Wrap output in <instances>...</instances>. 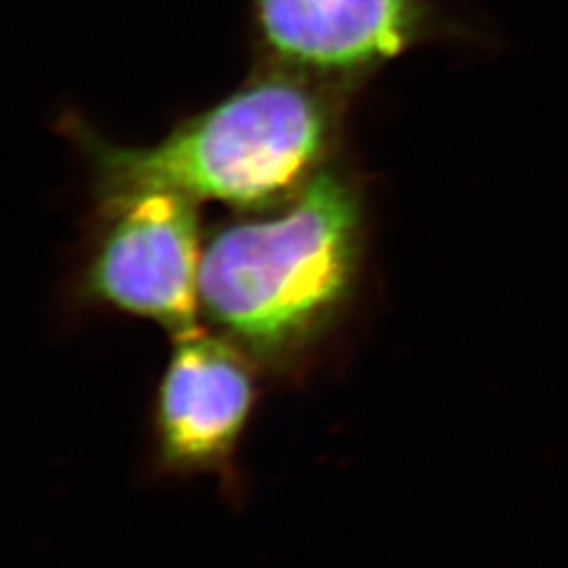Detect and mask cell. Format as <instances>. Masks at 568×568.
<instances>
[{"instance_id": "3957f363", "label": "cell", "mask_w": 568, "mask_h": 568, "mask_svg": "<svg viewBox=\"0 0 568 568\" xmlns=\"http://www.w3.org/2000/svg\"><path fill=\"white\" fill-rule=\"evenodd\" d=\"M103 206L105 225L82 278L84 295L152 321L173 337L201 328L204 244L196 201L171 190H135Z\"/></svg>"}, {"instance_id": "277c9868", "label": "cell", "mask_w": 568, "mask_h": 568, "mask_svg": "<svg viewBox=\"0 0 568 568\" xmlns=\"http://www.w3.org/2000/svg\"><path fill=\"white\" fill-rule=\"evenodd\" d=\"M253 361L220 333L175 337L154 400L159 462L171 471L224 469L255 406Z\"/></svg>"}, {"instance_id": "6da1fadb", "label": "cell", "mask_w": 568, "mask_h": 568, "mask_svg": "<svg viewBox=\"0 0 568 568\" xmlns=\"http://www.w3.org/2000/svg\"><path fill=\"white\" fill-rule=\"evenodd\" d=\"M361 236L354 190L318 171L283 211L211 234L201 260V312L253 363L293 365L349 302Z\"/></svg>"}, {"instance_id": "7a4b0ae2", "label": "cell", "mask_w": 568, "mask_h": 568, "mask_svg": "<svg viewBox=\"0 0 568 568\" xmlns=\"http://www.w3.org/2000/svg\"><path fill=\"white\" fill-rule=\"evenodd\" d=\"M331 114L307 82H251L148 148L98 145L102 199L171 190L241 209L286 203L318 171Z\"/></svg>"}, {"instance_id": "5b68a950", "label": "cell", "mask_w": 568, "mask_h": 568, "mask_svg": "<svg viewBox=\"0 0 568 568\" xmlns=\"http://www.w3.org/2000/svg\"><path fill=\"white\" fill-rule=\"evenodd\" d=\"M278 60L312 74H354L400 55L422 23V0H255Z\"/></svg>"}]
</instances>
